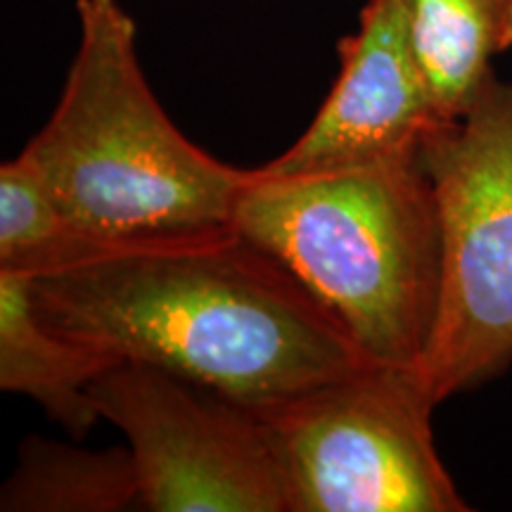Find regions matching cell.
<instances>
[{"label":"cell","instance_id":"6da1fadb","mask_svg":"<svg viewBox=\"0 0 512 512\" xmlns=\"http://www.w3.org/2000/svg\"><path fill=\"white\" fill-rule=\"evenodd\" d=\"M29 285L48 328L261 415L373 363L302 280L238 230L100 254Z\"/></svg>","mask_w":512,"mask_h":512},{"label":"cell","instance_id":"7a4b0ae2","mask_svg":"<svg viewBox=\"0 0 512 512\" xmlns=\"http://www.w3.org/2000/svg\"><path fill=\"white\" fill-rule=\"evenodd\" d=\"M76 12L81 41L60 102L22 150L57 207L102 254L233 233L254 169L207 155L169 119L117 0H76Z\"/></svg>","mask_w":512,"mask_h":512},{"label":"cell","instance_id":"3957f363","mask_svg":"<svg viewBox=\"0 0 512 512\" xmlns=\"http://www.w3.org/2000/svg\"><path fill=\"white\" fill-rule=\"evenodd\" d=\"M233 228L304 283L373 363L420 368L441 290L437 197L418 150L361 169H254Z\"/></svg>","mask_w":512,"mask_h":512},{"label":"cell","instance_id":"277c9868","mask_svg":"<svg viewBox=\"0 0 512 512\" xmlns=\"http://www.w3.org/2000/svg\"><path fill=\"white\" fill-rule=\"evenodd\" d=\"M441 228V290L422 377L432 399L512 363V81L491 72L460 119L420 143Z\"/></svg>","mask_w":512,"mask_h":512},{"label":"cell","instance_id":"5b68a950","mask_svg":"<svg viewBox=\"0 0 512 512\" xmlns=\"http://www.w3.org/2000/svg\"><path fill=\"white\" fill-rule=\"evenodd\" d=\"M420 368H368L264 415L292 512H465L432 437Z\"/></svg>","mask_w":512,"mask_h":512},{"label":"cell","instance_id":"8992f818","mask_svg":"<svg viewBox=\"0 0 512 512\" xmlns=\"http://www.w3.org/2000/svg\"><path fill=\"white\" fill-rule=\"evenodd\" d=\"M100 420L124 432L145 512H292L271 425L190 377L119 361L91 387Z\"/></svg>","mask_w":512,"mask_h":512},{"label":"cell","instance_id":"52a82bcc","mask_svg":"<svg viewBox=\"0 0 512 512\" xmlns=\"http://www.w3.org/2000/svg\"><path fill=\"white\" fill-rule=\"evenodd\" d=\"M437 124L399 0H368L356 34L339 41V76L309 128L259 169L311 176L373 166L418 150Z\"/></svg>","mask_w":512,"mask_h":512},{"label":"cell","instance_id":"ba28073f","mask_svg":"<svg viewBox=\"0 0 512 512\" xmlns=\"http://www.w3.org/2000/svg\"><path fill=\"white\" fill-rule=\"evenodd\" d=\"M121 358L48 328L27 273L0 268V389L27 394L50 420L83 439L100 420L88 387Z\"/></svg>","mask_w":512,"mask_h":512},{"label":"cell","instance_id":"9c48e42d","mask_svg":"<svg viewBox=\"0 0 512 512\" xmlns=\"http://www.w3.org/2000/svg\"><path fill=\"white\" fill-rule=\"evenodd\" d=\"M413 60L441 121L460 119L512 48V0H399Z\"/></svg>","mask_w":512,"mask_h":512},{"label":"cell","instance_id":"30bf717a","mask_svg":"<svg viewBox=\"0 0 512 512\" xmlns=\"http://www.w3.org/2000/svg\"><path fill=\"white\" fill-rule=\"evenodd\" d=\"M3 512L140 510L131 448L86 451L41 437L19 446V463L0 494Z\"/></svg>","mask_w":512,"mask_h":512},{"label":"cell","instance_id":"8fae6325","mask_svg":"<svg viewBox=\"0 0 512 512\" xmlns=\"http://www.w3.org/2000/svg\"><path fill=\"white\" fill-rule=\"evenodd\" d=\"M100 254L62 214L41 171L24 152L0 166V268L38 275Z\"/></svg>","mask_w":512,"mask_h":512}]
</instances>
